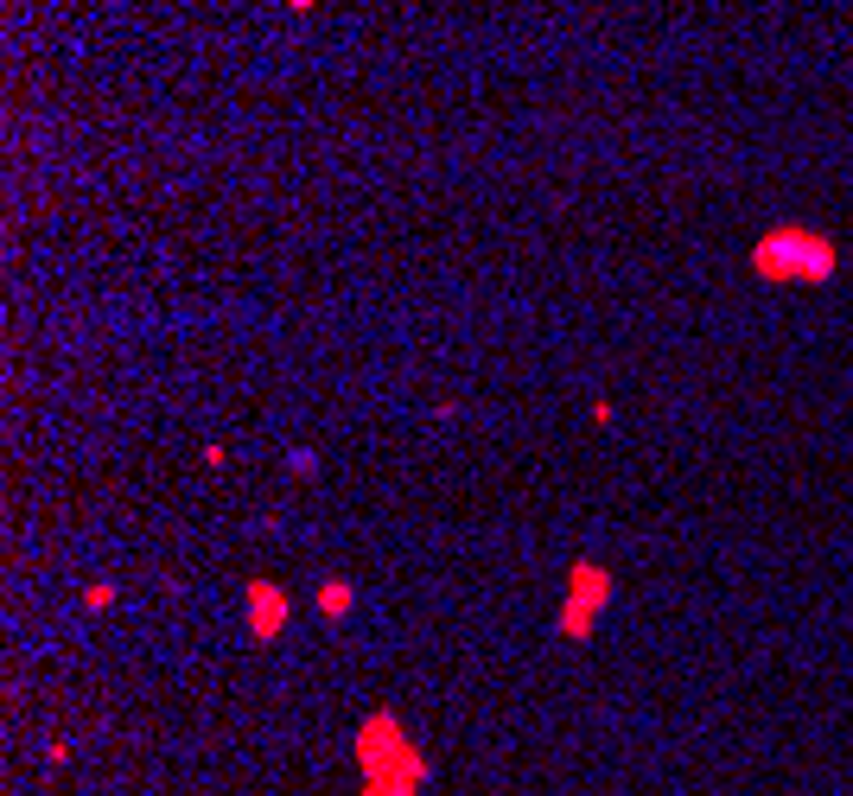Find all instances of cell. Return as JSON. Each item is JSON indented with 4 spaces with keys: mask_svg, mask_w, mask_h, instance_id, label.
Wrapping results in <instances>:
<instances>
[{
    "mask_svg": "<svg viewBox=\"0 0 853 796\" xmlns=\"http://www.w3.org/2000/svg\"><path fill=\"white\" fill-rule=\"evenodd\" d=\"M357 796H427V790H414V784H357Z\"/></svg>",
    "mask_w": 853,
    "mask_h": 796,
    "instance_id": "obj_8",
    "label": "cell"
},
{
    "mask_svg": "<svg viewBox=\"0 0 853 796\" xmlns=\"http://www.w3.org/2000/svg\"><path fill=\"white\" fill-rule=\"evenodd\" d=\"M287 7H293V13H312V7H319V0H287Z\"/></svg>",
    "mask_w": 853,
    "mask_h": 796,
    "instance_id": "obj_11",
    "label": "cell"
},
{
    "mask_svg": "<svg viewBox=\"0 0 853 796\" xmlns=\"http://www.w3.org/2000/svg\"><path fill=\"white\" fill-rule=\"evenodd\" d=\"M745 262H752V281L764 287H822L841 274V242L815 223H771Z\"/></svg>",
    "mask_w": 853,
    "mask_h": 796,
    "instance_id": "obj_2",
    "label": "cell"
},
{
    "mask_svg": "<svg viewBox=\"0 0 853 796\" xmlns=\"http://www.w3.org/2000/svg\"><path fill=\"white\" fill-rule=\"evenodd\" d=\"M312 605H319V618H325V625H344V618L357 612V586L344 580V574H332V580H319V593H312Z\"/></svg>",
    "mask_w": 853,
    "mask_h": 796,
    "instance_id": "obj_5",
    "label": "cell"
},
{
    "mask_svg": "<svg viewBox=\"0 0 853 796\" xmlns=\"http://www.w3.org/2000/svg\"><path fill=\"white\" fill-rule=\"evenodd\" d=\"M612 593H618L612 567H605L599 555H580L567 567V593H561V605H554V631H561L567 644H593L605 612H612Z\"/></svg>",
    "mask_w": 853,
    "mask_h": 796,
    "instance_id": "obj_3",
    "label": "cell"
},
{
    "mask_svg": "<svg viewBox=\"0 0 853 796\" xmlns=\"http://www.w3.org/2000/svg\"><path fill=\"white\" fill-rule=\"evenodd\" d=\"M351 765H357V784H414V790L433 784V752L414 739V726L395 707H370L357 720Z\"/></svg>",
    "mask_w": 853,
    "mask_h": 796,
    "instance_id": "obj_1",
    "label": "cell"
},
{
    "mask_svg": "<svg viewBox=\"0 0 853 796\" xmlns=\"http://www.w3.org/2000/svg\"><path fill=\"white\" fill-rule=\"evenodd\" d=\"M115 599H121V593H115V580H90V586H83V612H96V618H102V612H115Z\"/></svg>",
    "mask_w": 853,
    "mask_h": 796,
    "instance_id": "obj_6",
    "label": "cell"
},
{
    "mask_svg": "<svg viewBox=\"0 0 853 796\" xmlns=\"http://www.w3.org/2000/svg\"><path fill=\"white\" fill-rule=\"evenodd\" d=\"M242 631H249L255 650H274L293 631V593L281 580H268V574L242 580Z\"/></svg>",
    "mask_w": 853,
    "mask_h": 796,
    "instance_id": "obj_4",
    "label": "cell"
},
{
    "mask_svg": "<svg viewBox=\"0 0 853 796\" xmlns=\"http://www.w3.org/2000/svg\"><path fill=\"white\" fill-rule=\"evenodd\" d=\"M45 765H71V739H51V746H45Z\"/></svg>",
    "mask_w": 853,
    "mask_h": 796,
    "instance_id": "obj_10",
    "label": "cell"
},
{
    "mask_svg": "<svg viewBox=\"0 0 853 796\" xmlns=\"http://www.w3.org/2000/svg\"><path fill=\"white\" fill-rule=\"evenodd\" d=\"M287 472L312 478V472H319V453H312V446H293V453H287Z\"/></svg>",
    "mask_w": 853,
    "mask_h": 796,
    "instance_id": "obj_7",
    "label": "cell"
},
{
    "mask_svg": "<svg viewBox=\"0 0 853 796\" xmlns=\"http://www.w3.org/2000/svg\"><path fill=\"white\" fill-rule=\"evenodd\" d=\"M618 421V402L612 395H593V427H612Z\"/></svg>",
    "mask_w": 853,
    "mask_h": 796,
    "instance_id": "obj_9",
    "label": "cell"
}]
</instances>
